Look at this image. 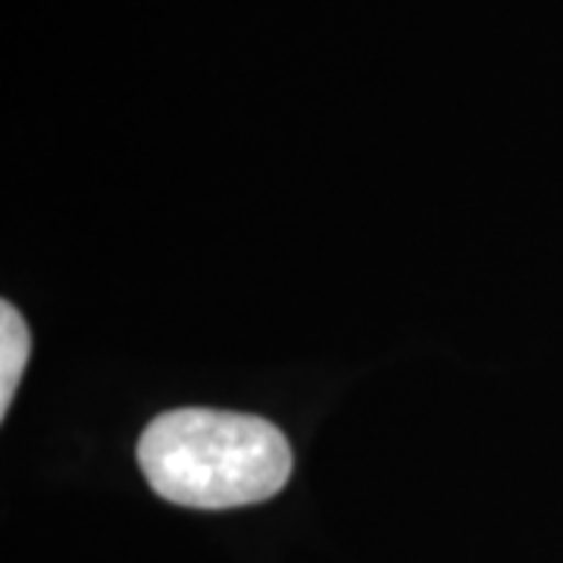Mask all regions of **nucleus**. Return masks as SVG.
Returning <instances> with one entry per match:
<instances>
[{
	"mask_svg": "<svg viewBox=\"0 0 563 563\" xmlns=\"http://www.w3.org/2000/svg\"><path fill=\"white\" fill-rule=\"evenodd\" d=\"M32 354V335L22 313L10 301L0 307V413H10L13 395L20 388L25 363Z\"/></svg>",
	"mask_w": 563,
	"mask_h": 563,
	"instance_id": "2",
	"label": "nucleus"
},
{
	"mask_svg": "<svg viewBox=\"0 0 563 563\" xmlns=\"http://www.w3.org/2000/svg\"><path fill=\"white\" fill-rule=\"evenodd\" d=\"M139 466L163 501L195 510L247 507L279 495L291 476V444L251 413L181 407L147 422Z\"/></svg>",
	"mask_w": 563,
	"mask_h": 563,
	"instance_id": "1",
	"label": "nucleus"
}]
</instances>
